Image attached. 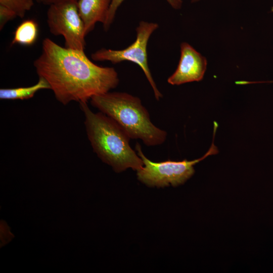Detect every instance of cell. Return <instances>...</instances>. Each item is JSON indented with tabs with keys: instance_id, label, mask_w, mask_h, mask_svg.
<instances>
[{
	"instance_id": "14",
	"label": "cell",
	"mask_w": 273,
	"mask_h": 273,
	"mask_svg": "<svg viewBox=\"0 0 273 273\" xmlns=\"http://www.w3.org/2000/svg\"><path fill=\"white\" fill-rule=\"evenodd\" d=\"M72 1V0H37V1L39 3L43 4L44 5H47L49 6L53 4L63 2H66V1ZM76 1H78V0H76Z\"/></svg>"
},
{
	"instance_id": "1",
	"label": "cell",
	"mask_w": 273,
	"mask_h": 273,
	"mask_svg": "<svg viewBox=\"0 0 273 273\" xmlns=\"http://www.w3.org/2000/svg\"><path fill=\"white\" fill-rule=\"evenodd\" d=\"M33 65L38 77L47 80L56 100L64 105L72 101L87 103L119 82L114 68L98 65L84 51L61 47L48 37L43 40Z\"/></svg>"
},
{
	"instance_id": "5",
	"label": "cell",
	"mask_w": 273,
	"mask_h": 273,
	"mask_svg": "<svg viewBox=\"0 0 273 273\" xmlns=\"http://www.w3.org/2000/svg\"><path fill=\"white\" fill-rule=\"evenodd\" d=\"M158 27L157 23L141 21L136 28V39L130 46L120 50L102 48L92 54L91 58L95 61H109L114 64L126 61L137 64L150 84L155 98L159 100L162 95L158 89L151 73L147 50L151 35Z\"/></svg>"
},
{
	"instance_id": "15",
	"label": "cell",
	"mask_w": 273,
	"mask_h": 273,
	"mask_svg": "<svg viewBox=\"0 0 273 273\" xmlns=\"http://www.w3.org/2000/svg\"><path fill=\"white\" fill-rule=\"evenodd\" d=\"M200 0H192L191 1V3H197V2H198L199 1H200Z\"/></svg>"
},
{
	"instance_id": "10",
	"label": "cell",
	"mask_w": 273,
	"mask_h": 273,
	"mask_svg": "<svg viewBox=\"0 0 273 273\" xmlns=\"http://www.w3.org/2000/svg\"><path fill=\"white\" fill-rule=\"evenodd\" d=\"M38 35V26L36 22L33 19L25 20L15 29L11 45L31 46L36 41Z\"/></svg>"
},
{
	"instance_id": "12",
	"label": "cell",
	"mask_w": 273,
	"mask_h": 273,
	"mask_svg": "<svg viewBox=\"0 0 273 273\" xmlns=\"http://www.w3.org/2000/svg\"><path fill=\"white\" fill-rule=\"evenodd\" d=\"M33 4V0H0V5L12 10L18 17L21 18L31 10Z\"/></svg>"
},
{
	"instance_id": "6",
	"label": "cell",
	"mask_w": 273,
	"mask_h": 273,
	"mask_svg": "<svg viewBox=\"0 0 273 273\" xmlns=\"http://www.w3.org/2000/svg\"><path fill=\"white\" fill-rule=\"evenodd\" d=\"M47 17L50 32L54 35L63 36L65 47L84 50L86 35L83 21L78 12L77 1L50 5Z\"/></svg>"
},
{
	"instance_id": "9",
	"label": "cell",
	"mask_w": 273,
	"mask_h": 273,
	"mask_svg": "<svg viewBox=\"0 0 273 273\" xmlns=\"http://www.w3.org/2000/svg\"><path fill=\"white\" fill-rule=\"evenodd\" d=\"M50 89L49 83L42 77H39L38 81L34 85L14 88L0 89V99L3 100H27L32 98L39 90Z\"/></svg>"
},
{
	"instance_id": "8",
	"label": "cell",
	"mask_w": 273,
	"mask_h": 273,
	"mask_svg": "<svg viewBox=\"0 0 273 273\" xmlns=\"http://www.w3.org/2000/svg\"><path fill=\"white\" fill-rule=\"evenodd\" d=\"M112 0H78L79 15L83 21L86 35L98 22L105 23Z\"/></svg>"
},
{
	"instance_id": "16",
	"label": "cell",
	"mask_w": 273,
	"mask_h": 273,
	"mask_svg": "<svg viewBox=\"0 0 273 273\" xmlns=\"http://www.w3.org/2000/svg\"><path fill=\"white\" fill-rule=\"evenodd\" d=\"M266 82V81H262V83ZM266 82H270V81H266ZM271 82H273V81H271Z\"/></svg>"
},
{
	"instance_id": "13",
	"label": "cell",
	"mask_w": 273,
	"mask_h": 273,
	"mask_svg": "<svg viewBox=\"0 0 273 273\" xmlns=\"http://www.w3.org/2000/svg\"><path fill=\"white\" fill-rule=\"evenodd\" d=\"M17 16L15 12L12 10L0 5V30L3 29L8 21L15 19Z\"/></svg>"
},
{
	"instance_id": "11",
	"label": "cell",
	"mask_w": 273,
	"mask_h": 273,
	"mask_svg": "<svg viewBox=\"0 0 273 273\" xmlns=\"http://www.w3.org/2000/svg\"><path fill=\"white\" fill-rule=\"evenodd\" d=\"M124 0H112L107 16L103 24L105 31H108L115 19L118 8ZM169 5L175 10L180 9L183 6V0H166Z\"/></svg>"
},
{
	"instance_id": "4",
	"label": "cell",
	"mask_w": 273,
	"mask_h": 273,
	"mask_svg": "<svg viewBox=\"0 0 273 273\" xmlns=\"http://www.w3.org/2000/svg\"><path fill=\"white\" fill-rule=\"evenodd\" d=\"M135 150L144 164L143 167L136 171L138 179L148 187L157 188L176 187L184 184L194 174L195 164L207 156L218 152L213 141L208 152L199 159L192 161L185 159L180 161L167 160L155 162L145 156L139 143L136 144Z\"/></svg>"
},
{
	"instance_id": "7",
	"label": "cell",
	"mask_w": 273,
	"mask_h": 273,
	"mask_svg": "<svg viewBox=\"0 0 273 273\" xmlns=\"http://www.w3.org/2000/svg\"><path fill=\"white\" fill-rule=\"evenodd\" d=\"M180 56L177 67L167 79L171 85L201 80L206 70L207 61L205 57L186 42L180 44Z\"/></svg>"
},
{
	"instance_id": "3",
	"label": "cell",
	"mask_w": 273,
	"mask_h": 273,
	"mask_svg": "<svg viewBox=\"0 0 273 273\" xmlns=\"http://www.w3.org/2000/svg\"><path fill=\"white\" fill-rule=\"evenodd\" d=\"M92 105L115 120L130 139H141L148 146L159 145L166 138L165 131L151 122L141 100L123 92H108L93 97Z\"/></svg>"
},
{
	"instance_id": "2",
	"label": "cell",
	"mask_w": 273,
	"mask_h": 273,
	"mask_svg": "<svg viewBox=\"0 0 273 273\" xmlns=\"http://www.w3.org/2000/svg\"><path fill=\"white\" fill-rule=\"evenodd\" d=\"M79 105L84 115L88 139L98 157L117 173L128 168L141 169L143 160L130 146V138L124 129L104 113L93 112L87 103Z\"/></svg>"
}]
</instances>
